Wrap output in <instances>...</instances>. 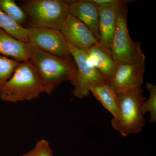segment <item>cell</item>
Wrapping results in <instances>:
<instances>
[{"mask_svg":"<svg viewBox=\"0 0 156 156\" xmlns=\"http://www.w3.org/2000/svg\"><path fill=\"white\" fill-rule=\"evenodd\" d=\"M30 48V60L44 82L47 94H51L62 83L71 82L75 77L77 67L72 56L52 55L31 44Z\"/></svg>","mask_w":156,"mask_h":156,"instance_id":"obj_1","label":"cell"},{"mask_svg":"<svg viewBox=\"0 0 156 156\" xmlns=\"http://www.w3.org/2000/svg\"><path fill=\"white\" fill-rule=\"evenodd\" d=\"M47 89L30 59L20 62L14 73L0 90L1 100L9 103L33 100Z\"/></svg>","mask_w":156,"mask_h":156,"instance_id":"obj_2","label":"cell"},{"mask_svg":"<svg viewBox=\"0 0 156 156\" xmlns=\"http://www.w3.org/2000/svg\"><path fill=\"white\" fill-rule=\"evenodd\" d=\"M118 111L112 120L115 130L123 136L136 134L142 131L146 120L140 111L145 100L141 88L118 93Z\"/></svg>","mask_w":156,"mask_h":156,"instance_id":"obj_3","label":"cell"},{"mask_svg":"<svg viewBox=\"0 0 156 156\" xmlns=\"http://www.w3.org/2000/svg\"><path fill=\"white\" fill-rule=\"evenodd\" d=\"M32 25L60 30L69 13L68 1L29 0L22 8Z\"/></svg>","mask_w":156,"mask_h":156,"instance_id":"obj_4","label":"cell"},{"mask_svg":"<svg viewBox=\"0 0 156 156\" xmlns=\"http://www.w3.org/2000/svg\"><path fill=\"white\" fill-rule=\"evenodd\" d=\"M127 13V4H125L118 15L111 47L113 57L118 64L145 63L146 56L141 50L140 43L133 41L129 34Z\"/></svg>","mask_w":156,"mask_h":156,"instance_id":"obj_5","label":"cell"},{"mask_svg":"<svg viewBox=\"0 0 156 156\" xmlns=\"http://www.w3.org/2000/svg\"><path fill=\"white\" fill-rule=\"evenodd\" d=\"M68 45L77 67L75 77L70 82L73 87L72 93L75 97L83 99L89 95L91 87L106 83L100 73L89 63L86 52Z\"/></svg>","mask_w":156,"mask_h":156,"instance_id":"obj_6","label":"cell"},{"mask_svg":"<svg viewBox=\"0 0 156 156\" xmlns=\"http://www.w3.org/2000/svg\"><path fill=\"white\" fill-rule=\"evenodd\" d=\"M28 29L29 44L52 55L71 56L68 44L60 30L30 26Z\"/></svg>","mask_w":156,"mask_h":156,"instance_id":"obj_7","label":"cell"},{"mask_svg":"<svg viewBox=\"0 0 156 156\" xmlns=\"http://www.w3.org/2000/svg\"><path fill=\"white\" fill-rule=\"evenodd\" d=\"M60 31L69 44L86 52L99 42L87 26L70 14Z\"/></svg>","mask_w":156,"mask_h":156,"instance_id":"obj_8","label":"cell"},{"mask_svg":"<svg viewBox=\"0 0 156 156\" xmlns=\"http://www.w3.org/2000/svg\"><path fill=\"white\" fill-rule=\"evenodd\" d=\"M145 63L118 64L109 85L117 94L141 88Z\"/></svg>","mask_w":156,"mask_h":156,"instance_id":"obj_9","label":"cell"},{"mask_svg":"<svg viewBox=\"0 0 156 156\" xmlns=\"http://www.w3.org/2000/svg\"><path fill=\"white\" fill-rule=\"evenodd\" d=\"M130 2V1L115 0L111 3L98 5L99 42L111 49L120 9L124 4Z\"/></svg>","mask_w":156,"mask_h":156,"instance_id":"obj_10","label":"cell"},{"mask_svg":"<svg viewBox=\"0 0 156 156\" xmlns=\"http://www.w3.org/2000/svg\"><path fill=\"white\" fill-rule=\"evenodd\" d=\"M86 53L89 63L100 73L107 83L109 84L118 65L113 57L111 49L99 42Z\"/></svg>","mask_w":156,"mask_h":156,"instance_id":"obj_11","label":"cell"},{"mask_svg":"<svg viewBox=\"0 0 156 156\" xmlns=\"http://www.w3.org/2000/svg\"><path fill=\"white\" fill-rule=\"evenodd\" d=\"M69 13L84 23L99 41L98 5L93 0H71Z\"/></svg>","mask_w":156,"mask_h":156,"instance_id":"obj_12","label":"cell"},{"mask_svg":"<svg viewBox=\"0 0 156 156\" xmlns=\"http://www.w3.org/2000/svg\"><path fill=\"white\" fill-rule=\"evenodd\" d=\"M30 44L18 41L0 28V55L21 62L30 59Z\"/></svg>","mask_w":156,"mask_h":156,"instance_id":"obj_13","label":"cell"},{"mask_svg":"<svg viewBox=\"0 0 156 156\" xmlns=\"http://www.w3.org/2000/svg\"><path fill=\"white\" fill-rule=\"evenodd\" d=\"M90 91L113 117L116 115L118 95L109 84L105 83L91 87Z\"/></svg>","mask_w":156,"mask_h":156,"instance_id":"obj_14","label":"cell"},{"mask_svg":"<svg viewBox=\"0 0 156 156\" xmlns=\"http://www.w3.org/2000/svg\"><path fill=\"white\" fill-rule=\"evenodd\" d=\"M0 28L10 34L18 41L29 44L28 29L12 20L0 9Z\"/></svg>","mask_w":156,"mask_h":156,"instance_id":"obj_15","label":"cell"},{"mask_svg":"<svg viewBox=\"0 0 156 156\" xmlns=\"http://www.w3.org/2000/svg\"><path fill=\"white\" fill-rule=\"evenodd\" d=\"M0 9L21 26L28 18L25 12L13 0H0Z\"/></svg>","mask_w":156,"mask_h":156,"instance_id":"obj_16","label":"cell"},{"mask_svg":"<svg viewBox=\"0 0 156 156\" xmlns=\"http://www.w3.org/2000/svg\"><path fill=\"white\" fill-rule=\"evenodd\" d=\"M146 88L149 93V97L143 102L140 106V111L144 115L147 112H149V122L151 123L156 122V87L153 84L147 83Z\"/></svg>","mask_w":156,"mask_h":156,"instance_id":"obj_17","label":"cell"},{"mask_svg":"<svg viewBox=\"0 0 156 156\" xmlns=\"http://www.w3.org/2000/svg\"><path fill=\"white\" fill-rule=\"evenodd\" d=\"M20 62L0 55V90L11 77Z\"/></svg>","mask_w":156,"mask_h":156,"instance_id":"obj_18","label":"cell"},{"mask_svg":"<svg viewBox=\"0 0 156 156\" xmlns=\"http://www.w3.org/2000/svg\"><path fill=\"white\" fill-rule=\"evenodd\" d=\"M22 156H53V151L48 140L42 139L37 142L31 150Z\"/></svg>","mask_w":156,"mask_h":156,"instance_id":"obj_19","label":"cell"}]
</instances>
